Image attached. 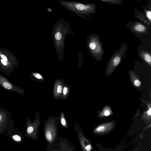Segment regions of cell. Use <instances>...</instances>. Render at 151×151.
Returning <instances> with one entry per match:
<instances>
[{
	"label": "cell",
	"instance_id": "1",
	"mask_svg": "<svg viewBox=\"0 0 151 151\" xmlns=\"http://www.w3.org/2000/svg\"><path fill=\"white\" fill-rule=\"evenodd\" d=\"M59 2L65 9L86 20L88 19L87 17L93 18L91 14L96 12L97 5L93 3L84 4L79 1L63 0H60Z\"/></svg>",
	"mask_w": 151,
	"mask_h": 151
},
{
	"label": "cell",
	"instance_id": "2",
	"mask_svg": "<svg viewBox=\"0 0 151 151\" xmlns=\"http://www.w3.org/2000/svg\"><path fill=\"white\" fill-rule=\"evenodd\" d=\"M127 49V45L123 43L121 45L119 50H115L109 60L104 70L106 76L109 77L113 73L120 64Z\"/></svg>",
	"mask_w": 151,
	"mask_h": 151
},
{
	"label": "cell",
	"instance_id": "3",
	"mask_svg": "<svg viewBox=\"0 0 151 151\" xmlns=\"http://www.w3.org/2000/svg\"><path fill=\"white\" fill-rule=\"evenodd\" d=\"M100 37L96 34H92L90 38L89 48L93 57L97 61L102 60L105 53L100 38Z\"/></svg>",
	"mask_w": 151,
	"mask_h": 151
},
{
	"label": "cell",
	"instance_id": "4",
	"mask_svg": "<svg viewBox=\"0 0 151 151\" xmlns=\"http://www.w3.org/2000/svg\"><path fill=\"white\" fill-rule=\"evenodd\" d=\"M12 113L5 108L0 109V134H3L7 130L12 119Z\"/></svg>",
	"mask_w": 151,
	"mask_h": 151
},
{
	"label": "cell",
	"instance_id": "5",
	"mask_svg": "<svg viewBox=\"0 0 151 151\" xmlns=\"http://www.w3.org/2000/svg\"><path fill=\"white\" fill-rule=\"evenodd\" d=\"M126 26L133 33L140 35L147 34L148 27L138 21H129L126 24Z\"/></svg>",
	"mask_w": 151,
	"mask_h": 151
},
{
	"label": "cell",
	"instance_id": "6",
	"mask_svg": "<svg viewBox=\"0 0 151 151\" xmlns=\"http://www.w3.org/2000/svg\"><path fill=\"white\" fill-rule=\"evenodd\" d=\"M14 121L12 120L6 130V135L14 142L20 143L22 142L21 133L19 129L14 126Z\"/></svg>",
	"mask_w": 151,
	"mask_h": 151
},
{
	"label": "cell",
	"instance_id": "7",
	"mask_svg": "<svg viewBox=\"0 0 151 151\" xmlns=\"http://www.w3.org/2000/svg\"><path fill=\"white\" fill-rule=\"evenodd\" d=\"M134 17L144 23L148 27H150L151 23L147 19L144 12L135 9H134Z\"/></svg>",
	"mask_w": 151,
	"mask_h": 151
},
{
	"label": "cell",
	"instance_id": "8",
	"mask_svg": "<svg viewBox=\"0 0 151 151\" xmlns=\"http://www.w3.org/2000/svg\"><path fill=\"white\" fill-rule=\"evenodd\" d=\"M128 71L131 81L134 86L137 87L140 86L141 85V83L137 74L133 70H128Z\"/></svg>",
	"mask_w": 151,
	"mask_h": 151
},
{
	"label": "cell",
	"instance_id": "9",
	"mask_svg": "<svg viewBox=\"0 0 151 151\" xmlns=\"http://www.w3.org/2000/svg\"><path fill=\"white\" fill-rule=\"evenodd\" d=\"M141 58L151 67V55L150 52L147 51H141L139 53Z\"/></svg>",
	"mask_w": 151,
	"mask_h": 151
},
{
	"label": "cell",
	"instance_id": "10",
	"mask_svg": "<svg viewBox=\"0 0 151 151\" xmlns=\"http://www.w3.org/2000/svg\"><path fill=\"white\" fill-rule=\"evenodd\" d=\"M108 4L114 5H121L123 2L121 0H97Z\"/></svg>",
	"mask_w": 151,
	"mask_h": 151
},
{
	"label": "cell",
	"instance_id": "11",
	"mask_svg": "<svg viewBox=\"0 0 151 151\" xmlns=\"http://www.w3.org/2000/svg\"><path fill=\"white\" fill-rule=\"evenodd\" d=\"M143 9L144 13L149 22L151 23V9L147 8L146 6H143Z\"/></svg>",
	"mask_w": 151,
	"mask_h": 151
},
{
	"label": "cell",
	"instance_id": "12",
	"mask_svg": "<svg viewBox=\"0 0 151 151\" xmlns=\"http://www.w3.org/2000/svg\"><path fill=\"white\" fill-rule=\"evenodd\" d=\"M3 86L5 89L9 90H13L14 91L17 93V91L15 88H13V86L8 82H5L2 84Z\"/></svg>",
	"mask_w": 151,
	"mask_h": 151
},
{
	"label": "cell",
	"instance_id": "13",
	"mask_svg": "<svg viewBox=\"0 0 151 151\" xmlns=\"http://www.w3.org/2000/svg\"><path fill=\"white\" fill-rule=\"evenodd\" d=\"M46 137L48 140L50 141L52 140V134L50 132L47 131L46 132Z\"/></svg>",
	"mask_w": 151,
	"mask_h": 151
},
{
	"label": "cell",
	"instance_id": "14",
	"mask_svg": "<svg viewBox=\"0 0 151 151\" xmlns=\"http://www.w3.org/2000/svg\"><path fill=\"white\" fill-rule=\"evenodd\" d=\"M55 37L56 40H59L61 39L62 37V35L60 32H58L56 33Z\"/></svg>",
	"mask_w": 151,
	"mask_h": 151
},
{
	"label": "cell",
	"instance_id": "15",
	"mask_svg": "<svg viewBox=\"0 0 151 151\" xmlns=\"http://www.w3.org/2000/svg\"><path fill=\"white\" fill-rule=\"evenodd\" d=\"M33 128L32 126H29L27 128V132L28 134H30L33 132Z\"/></svg>",
	"mask_w": 151,
	"mask_h": 151
},
{
	"label": "cell",
	"instance_id": "16",
	"mask_svg": "<svg viewBox=\"0 0 151 151\" xmlns=\"http://www.w3.org/2000/svg\"><path fill=\"white\" fill-rule=\"evenodd\" d=\"M105 127L103 126H101L99 127L97 129V131L99 132H102L104 131Z\"/></svg>",
	"mask_w": 151,
	"mask_h": 151
},
{
	"label": "cell",
	"instance_id": "17",
	"mask_svg": "<svg viewBox=\"0 0 151 151\" xmlns=\"http://www.w3.org/2000/svg\"><path fill=\"white\" fill-rule=\"evenodd\" d=\"M62 87L61 86H59L57 88V92L59 93H61L62 91Z\"/></svg>",
	"mask_w": 151,
	"mask_h": 151
},
{
	"label": "cell",
	"instance_id": "18",
	"mask_svg": "<svg viewBox=\"0 0 151 151\" xmlns=\"http://www.w3.org/2000/svg\"><path fill=\"white\" fill-rule=\"evenodd\" d=\"M91 148V147L90 145H87L85 147L86 150L87 151H90Z\"/></svg>",
	"mask_w": 151,
	"mask_h": 151
},
{
	"label": "cell",
	"instance_id": "19",
	"mask_svg": "<svg viewBox=\"0 0 151 151\" xmlns=\"http://www.w3.org/2000/svg\"><path fill=\"white\" fill-rule=\"evenodd\" d=\"M61 123L63 126H65L66 124V122L65 119L63 118H62L61 119Z\"/></svg>",
	"mask_w": 151,
	"mask_h": 151
},
{
	"label": "cell",
	"instance_id": "20",
	"mask_svg": "<svg viewBox=\"0 0 151 151\" xmlns=\"http://www.w3.org/2000/svg\"><path fill=\"white\" fill-rule=\"evenodd\" d=\"M1 57L2 58V59L5 61H7V59L5 55H1Z\"/></svg>",
	"mask_w": 151,
	"mask_h": 151
},
{
	"label": "cell",
	"instance_id": "21",
	"mask_svg": "<svg viewBox=\"0 0 151 151\" xmlns=\"http://www.w3.org/2000/svg\"><path fill=\"white\" fill-rule=\"evenodd\" d=\"M35 76L37 78H38L40 79L42 78V76H41L39 74H35Z\"/></svg>",
	"mask_w": 151,
	"mask_h": 151
},
{
	"label": "cell",
	"instance_id": "22",
	"mask_svg": "<svg viewBox=\"0 0 151 151\" xmlns=\"http://www.w3.org/2000/svg\"><path fill=\"white\" fill-rule=\"evenodd\" d=\"M110 114L109 111L108 110H106L104 112V115L106 116H108Z\"/></svg>",
	"mask_w": 151,
	"mask_h": 151
},
{
	"label": "cell",
	"instance_id": "23",
	"mask_svg": "<svg viewBox=\"0 0 151 151\" xmlns=\"http://www.w3.org/2000/svg\"><path fill=\"white\" fill-rule=\"evenodd\" d=\"M67 88L66 87H65L64 88L63 90V93L64 95H65L67 93Z\"/></svg>",
	"mask_w": 151,
	"mask_h": 151
},
{
	"label": "cell",
	"instance_id": "24",
	"mask_svg": "<svg viewBox=\"0 0 151 151\" xmlns=\"http://www.w3.org/2000/svg\"><path fill=\"white\" fill-rule=\"evenodd\" d=\"M1 61L2 63L4 65H7V63L6 62V61L3 60L2 59L1 60Z\"/></svg>",
	"mask_w": 151,
	"mask_h": 151
},
{
	"label": "cell",
	"instance_id": "25",
	"mask_svg": "<svg viewBox=\"0 0 151 151\" xmlns=\"http://www.w3.org/2000/svg\"><path fill=\"white\" fill-rule=\"evenodd\" d=\"M147 114L150 115L151 114V108H150V109L147 111Z\"/></svg>",
	"mask_w": 151,
	"mask_h": 151
},
{
	"label": "cell",
	"instance_id": "26",
	"mask_svg": "<svg viewBox=\"0 0 151 151\" xmlns=\"http://www.w3.org/2000/svg\"><path fill=\"white\" fill-rule=\"evenodd\" d=\"M147 1L148 2V5L149 6H151V0H147Z\"/></svg>",
	"mask_w": 151,
	"mask_h": 151
},
{
	"label": "cell",
	"instance_id": "27",
	"mask_svg": "<svg viewBox=\"0 0 151 151\" xmlns=\"http://www.w3.org/2000/svg\"><path fill=\"white\" fill-rule=\"evenodd\" d=\"M137 1H141L142 0H136Z\"/></svg>",
	"mask_w": 151,
	"mask_h": 151
}]
</instances>
